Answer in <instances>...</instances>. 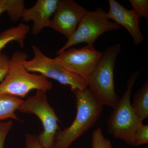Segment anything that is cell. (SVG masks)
<instances>
[{
	"mask_svg": "<svg viewBox=\"0 0 148 148\" xmlns=\"http://www.w3.org/2000/svg\"><path fill=\"white\" fill-rule=\"evenodd\" d=\"M76 98L77 114L72 124L56 135L53 148H68L73 142L90 129L100 118L103 106L86 88L72 90Z\"/></svg>",
	"mask_w": 148,
	"mask_h": 148,
	"instance_id": "obj_1",
	"label": "cell"
},
{
	"mask_svg": "<svg viewBox=\"0 0 148 148\" xmlns=\"http://www.w3.org/2000/svg\"><path fill=\"white\" fill-rule=\"evenodd\" d=\"M28 55L16 51L10 58L8 73L0 83V95L26 97L33 90L47 91L52 87V83L42 75L32 74L25 69L24 61Z\"/></svg>",
	"mask_w": 148,
	"mask_h": 148,
	"instance_id": "obj_2",
	"label": "cell"
},
{
	"mask_svg": "<svg viewBox=\"0 0 148 148\" xmlns=\"http://www.w3.org/2000/svg\"><path fill=\"white\" fill-rule=\"evenodd\" d=\"M121 50L119 44L107 48L87 79V88L96 100L103 106L113 109L119 99L115 90L114 70Z\"/></svg>",
	"mask_w": 148,
	"mask_h": 148,
	"instance_id": "obj_3",
	"label": "cell"
},
{
	"mask_svg": "<svg viewBox=\"0 0 148 148\" xmlns=\"http://www.w3.org/2000/svg\"><path fill=\"white\" fill-rule=\"evenodd\" d=\"M141 71L130 74L126 89L107 120L108 132L114 138L134 146V135L142 122L133 111L130 103L131 92Z\"/></svg>",
	"mask_w": 148,
	"mask_h": 148,
	"instance_id": "obj_4",
	"label": "cell"
},
{
	"mask_svg": "<svg viewBox=\"0 0 148 148\" xmlns=\"http://www.w3.org/2000/svg\"><path fill=\"white\" fill-rule=\"evenodd\" d=\"M33 58L24 61V66L29 72L39 73L45 78L57 81L61 84L70 86L72 90L87 88V81L56 60L48 57L38 47L32 46Z\"/></svg>",
	"mask_w": 148,
	"mask_h": 148,
	"instance_id": "obj_5",
	"label": "cell"
},
{
	"mask_svg": "<svg viewBox=\"0 0 148 148\" xmlns=\"http://www.w3.org/2000/svg\"><path fill=\"white\" fill-rule=\"evenodd\" d=\"M47 91L37 90L34 96L27 98L18 110L20 112L36 115L42 122L43 130L38 136L39 142L45 148H53L56 133L60 130V121L54 109L48 102Z\"/></svg>",
	"mask_w": 148,
	"mask_h": 148,
	"instance_id": "obj_6",
	"label": "cell"
},
{
	"mask_svg": "<svg viewBox=\"0 0 148 148\" xmlns=\"http://www.w3.org/2000/svg\"><path fill=\"white\" fill-rule=\"evenodd\" d=\"M106 13L101 8H96L95 11H88L79 21L73 34L56 54L81 43L93 45L98 37L104 33L121 29L120 25L110 21Z\"/></svg>",
	"mask_w": 148,
	"mask_h": 148,
	"instance_id": "obj_7",
	"label": "cell"
},
{
	"mask_svg": "<svg viewBox=\"0 0 148 148\" xmlns=\"http://www.w3.org/2000/svg\"><path fill=\"white\" fill-rule=\"evenodd\" d=\"M56 55V60L87 79L101 59L102 53L93 45H87L81 48H69Z\"/></svg>",
	"mask_w": 148,
	"mask_h": 148,
	"instance_id": "obj_8",
	"label": "cell"
},
{
	"mask_svg": "<svg viewBox=\"0 0 148 148\" xmlns=\"http://www.w3.org/2000/svg\"><path fill=\"white\" fill-rule=\"evenodd\" d=\"M88 11L72 0H59L48 27L61 33L69 40L76 30Z\"/></svg>",
	"mask_w": 148,
	"mask_h": 148,
	"instance_id": "obj_9",
	"label": "cell"
},
{
	"mask_svg": "<svg viewBox=\"0 0 148 148\" xmlns=\"http://www.w3.org/2000/svg\"><path fill=\"white\" fill-rule=\"evenodd\" d=\"M110 9L106 13L109 19L125 28L133 40L135 45H139L144 40L140 27V16L132 10L127 9L115 0H109Z\"/></svg>",
	"mask_w": 148,
	"mask_h": 148,
	"instance_id": "obj_10",
	"label": "cell"
},
{
	"mask_svg": "<svg viewBox=\"0 0 148 148\" xmlns=\"http://www.w3.org/2000/svg\"><path fill=\"white\" fill-rule=\"evenodd\" d=\"M58 1L59 0H38L32 7L24 9L21 18L25 22L33 21V34L36 36L48 27L51 17L54 14Z\"/></svg>",
	"mask_w": 148,
	"mask_h": 148,
	"instance_id": "obj_11",
	"label": "cell"
},
{
	"mask_svg": "<svg viewBox=\"0 0 148 148\" xmlns=\"http://www.w3.org/2000/svg\"><path fill=\"white\" fill-rule=\"evenodd\" d=\"M30 31L28 25L20 23L16 27H11L0 33V53L9 43L17 42L20 47H24V40Z\"/></svg>",
	"mask_w": 148,
	"mask_h": 148,
	"instance_id": "obj_12",
	"label": "cell"
},
{
	"mask_svg": "<svg viewBox=\"0 0 148 148\" xmlns=\"http://www.w3.org/2000/svg\"><path fill=\"white\" fill-rule=\"evenodd\" d=\"M133 111L142 122L148 117V81L135 92L131 104Z\"/></svg>",
	"mask_w": 148,
	"mask_h": 148,
	"instance_id": "obj_13",
	"label": "cell"
},
{
	"mask_svg": "<svg viewBox=\"0 0 148 148\" xmlns=\"http://www.w3.org/2000/svg\"><path fill=\"white\" fill-rule=\"evenodd\" d=\"M24 101L16 96L0 95V121L9 118L19 120L15 112Z\"/></svg>",
	"mask_w": 148,
	"mask_h": 148,
	"instance_id": "obj_14",
	"label": "cell"
},
{
	"mask_svg": "<svg viewBox=\"0 0 148 148\" xmlns=\"http://www.w3.org/2000/svg\"><path fill=\"white\" fill-rule=\"evenodd\" d=\"M24 6L23 0H0V15L6 12L11 19L16 21L21 18Z\"/></svg>",
	"mask_w": 148,
	"mask_h": 148,
	"instance_id": "obj_15",
	"label": "cell"
},
{
	"mask_svg": "<svg viewBox=\"0 0 148 148\" xmlns=\"http://www.w3.org/2000/svg\"><path fill=\"white\" fill-rule=\"evenodd\" d=\"M92 148H113L110 140L105 137L100 127L92 132Z\"/></svg>",
	"mask_w": 148,
	"mask_h": 148,
	"instance_id": "obj_16",
	"label": "cell"
},
{
	"mask_svg": "<svg viewBox=\"0 0 148 148\" xmlns=\"http://www.w3.org/2000/svg\"><path fill=\"white\" fill-rule=\"evenodd\" d=\"M132 10L140 16L144 17L148 21V1L130 0Z\"/></svg>",
	"mask_w": 148,
	"mask_h": 148,
	"instance_id": "obj_17",
	"label": "cell"
},
{
	"mask_svg": "<svg viewBox=\"0 0 148 148\" xmlns=\"http://www.w3.org/2000/svg\"><path fill=\"white\" fill-rule=\"evenodd\" d=\"M134 146L138 147L148 143V125H140L134 135Z\"/></svg>",
	"mask_w": 148,
	"mask_h": 148,
	"instance_id": "obj_18",
	"label": "cell"
},
{
	"mask_svg": "<svg viewBox=\"0 0 148 148\" xmlns=\"http://www.w3.org/2000/svg\"><path fill=\"white\" fill-rule=\"evenodd\" d=\"M13 124L11 121H0V148H4L5 138Z\"/></svg>",
	"mask_w": 148,
	"mask_h": 148,
	"instance_id": "obj_19",
	"label": "cell"
},
{
	"mask_svg": "<svg viewBox=\"0 0 148 148\" xmlns=\"http://www.w3.org/2000/svg\"><path fill=\"white\" fill-rule=\"evenodd\" d=\"M9 57L2 53H0V82L3 80L8 73Z\"/></svg>",
	"mask_w": 148,
	"mask_h": 148,
	"instance_id": "obj_20",
	"label": "cell"
},
{
	"mask_svg": "<svg viewBox=\"0 0 148 148\" xmlns=\"http://www.w3.org/2000/svg\"><path fill=\"white\" fill-rule=\"evenodd\" d=\"M26 148H45L39 142L38 136L33 134H26Z\"/></svg>",
	"mask_w": 148,
	"mask_h": 148,
	"instance_id": "obj_21",
	"label": "cell"
}]
</instances>
